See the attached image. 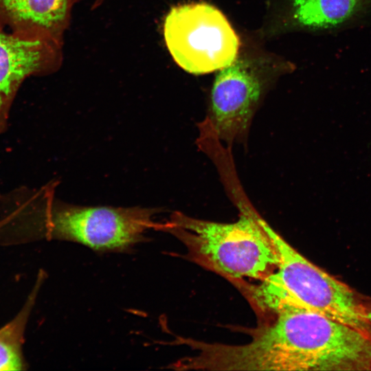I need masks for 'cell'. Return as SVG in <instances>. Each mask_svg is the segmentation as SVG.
I'll list each match as a JSON object with an SVG mask.
<instances>
[{
    "label": "cell",
    "instance_id": "1",
    "mask_svg": "<svg viewBox=\"0 0 371 371\" xmlns=\"http://www.w3.org/2000/svg\"><path fill=\"white\" fill-rule=\"evenodd\" d=\"M42 190L0 222V245L58 240L83 245L100 252H124L146 240L155 229V208L85 206L54 197Z\"/></svg>",
    "mask_w": 371,
    "mask_h": 371
},
{
    "label": "cell",
    "instance_id": "2",
    "mask_svg": "<svg viewBox=\"0 0 371 371\" xmlns=\"http://www.w3.org/2000/svg\"><path fill=\"white\" fill-rule=\"evenodd\" d=\"M239 218L232 223L197 219L175 212L156 230L176 236L188 256L199 265L232 278L263 280L278 266L275 247L263 218L250 206L239 203Z\"/></svg>",
    "mask_w": 371,
    "mask_h": 371
},
{
    "label": "cell",
    "instance_id": "3",
    "mask_svg": "<svg viewBox=\"0 0 371 371\" xmlns=\"http://www.w3.org/2000/svg\"><path fill=\"white\" fill-rule=\"evenodd\" d=\"M262 223L278 259L276 270L267 278L282 288L297 305L368 333L370 323L355 291L304 257L264 219Z\"/></svg>",
    "mask_w": 371,
    "mask_h": 371
},
{
    "label": "cell",
    "instance_id": "4",
    "mask_svg": "<svg viewBox=\"0 0 371 371\" xmlns=\"http://www.w3.org/2000/svg\"><path fill=\"white\" fill-rule=\"evenodd\" d=\"M167 48L177 65L188 73L220 70L236 58L239 39L224 14L205 3L172 8L164 25Z\"/></svg>",
    "mask_w": 371,
    "mask_h": 371
},
{
    "label": "cell",
    "instance_id": "5",
    "mask_svg": "<svg viewBox=\"0 0 371 371\" xmlns=\"http://www.w3.org/2000/svg\"><path fill=\"white\" fill-rule=\"evenodd\" d=\"M262 83L241 60L218 72L212 89L210 120L217 137L233 142L243 137L260 100Z\"/></svg>",
    "mask_w": 371,
    "mask_h": 371
},
{
    "label": "cell",
    "instance_id": "6",
    "mask_svg": "<svg viewBox=\"0 0 371 371\" xmlns=\"http://www.w3.org/2000/svg\"><path fill=\"white\" fill-rule=\"evenodd\" d=\"M47 38L0 29V133L6 128L22 82L46 66L50 52Z\"/></svg>",
    "mask_w": 371,
    "mask_h": 371
},
{
    "label": "cell",
    "instance_id": "7",
    "mask_svg": "<svg viewBox=\"0 0 371 371\" xmlns=\"http://www.w3.org/2000/svg\"><path fill=\"white\" fill-rule=\"evenodd\" d=\"M292 18L298 27L333 34L371 20V0H292Z\"/></svg>",
    "mask_w": 371,
    "mask_h": 371
},
{
    "label": "cell",
    "instance_id": "8",
    "mask_svg": "<svg viewBox=\"0 0 371 371\" xmlns=\"http://www.w3.org/2000/svg\"><path fill=\"white\" fill-rule=\"evenodd\" d=\"M69 0H0V29L49 38L63 24Z\"/></svg>",
    "mask_w": 371,
    "mask_h": 371
},
{
    "label": "cell",
    "instance_id": "9",
    "mask_svg": "<svg viewBox=\"0 0 371 371\" xmlns=\"http://www.w3.org/2000/svg\"><path fill=\"white\" fill-rule=\"evenodd\" d=\"M45 279V273L41 270L23 307L14 317L0 328V371L25 370L28 368L23 353L25 332Z\"/></svg>",
    "mask_w": 371,
    "mask_h": 371
},
{
    "label": "cell",
    "instance_id": "10",
    "mask_svg": "<svg viewBox=\"0 0 371 371\" xmlns=\"http://www.w3.org/2000/svg\"><path fill=\"white\" fill-rule=\"evenodd\" d=\"M363 304H364L366 318L368 320V322L371 324V304L369 305H366V304L363 303Z\"/></svg>",
    "mask_w": 371,
    "mask_h": 371
}]
</instances>
